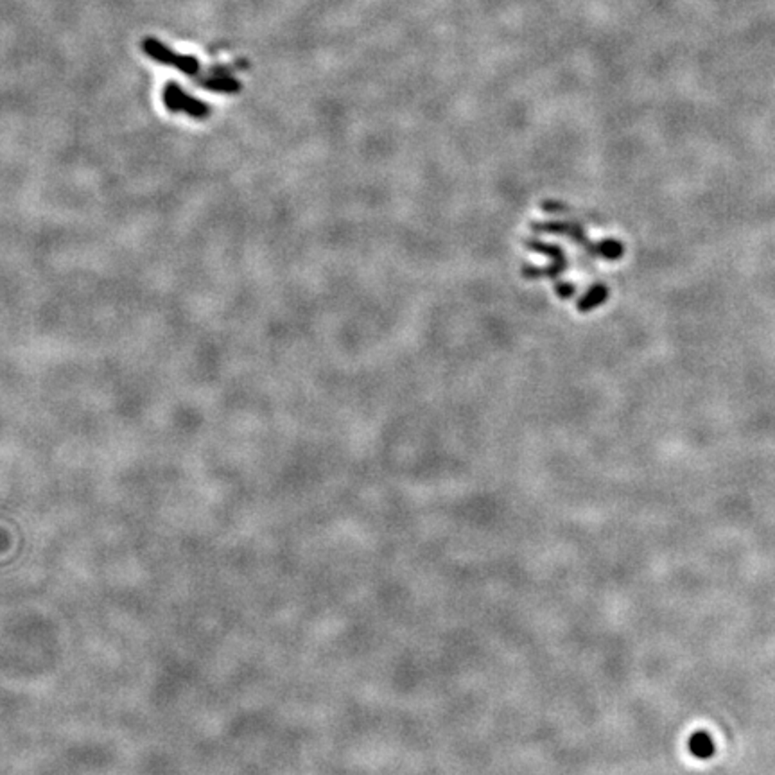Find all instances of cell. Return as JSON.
<instances>
[{
	"instance_id": "cell-2",
	"label": "cell",
	"mask_w": 775,
	"mask_h": 775,
	"mask_svg": "<svg viewBox=\"0 0 775 775\" xmlns=\"http://www.w3.org/2000/svg\"><path fill=\"white\" fill-rule=\"evenodd\" d=\"M689 747L691 750H693V754H696L698 757L709 756V754L713 752V749H711V741L706 734H695V736L691 737Z\"/></svg>"
},
{
	"instance_id": "cell-1",
	"label": "cell",
	"mask_w": 775,
	"mask_h": 775,
	"mask_svg": "<svg viewBox=\"0 0 775 775\" xmlns=\"http://www.w3.org/2000/svg\"><path fill=\"white\" fill-rule=\"evenodd\" d=\"M165 106L169 108L171 112H187L188 115L196 117V119L208 117V108L203 103L183 96L176 89H169L165 92Z\"/></svg>"
}]
</instances>
